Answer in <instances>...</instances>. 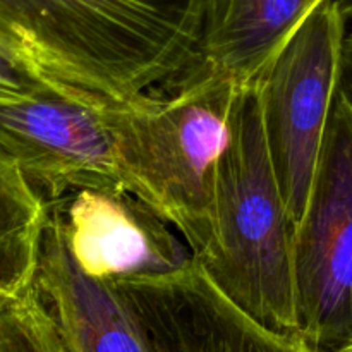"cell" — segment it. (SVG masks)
Segmentation results:
<instances>
[{"instance_id":"obj_1","label":"cell","mask_w":352,"mask_h":352,"mask_svg":"<svg viewBox=\"0 0 352 352\" xmlns=\"http://www.w3.org/2000/svg\"><path fill=\"white\" fill-rule=\"evenodd\" d=\"M203 10L205 0H0V38L45 81L126 103L188 72Z\"/></svg>"},{"instance_id":"obj_2","label":"cell","mask_w":352,"mask_h":352,"mask_svg":"<svg viewBox=\"0 0 352 352\" xmlns=\"http://www.w3.org/2000/svg\"><path fill=\"white\" fill-rule=\"evenodd\" d=\"M294 239L296 222L265 140L258 86H241L217 165L208 237L192 258L253 318L298 336Z\"/></svg>"},{"instance_id":"obj_3","label":"cell","mask_w":352,"mask_h":352,"mask_svg":"<svg viewBox=\"0 0 352 352\" xmlns=\"http://www.w3.org/2000/svg\"><path fill=\"white\" fill-rule=\"evenodd\" d=\"M236 82L184 76L170 95H143L107 109L129 191L157 210L198 253L208 237L217 165L229 138Z\"/></svg>"},{"instance_id":"obj_4","label":"cell","mask_w":352,"mask_h":352,"mask_svg":"<svg viewBox=\"0 0 352 352\" xmlns=\"http://www.w3.org/2000/svg\"><path fill=\"white\" fill-rule=\"evenodd\" d=\"M347 26L337 0L323 2L256 82L272 167L296 226L323 153Z\"/></svg>"},{"instance_id":"obj_5","label":"cell","mask_w":352,"mask_h":352,"mask_svg":"<svg viewBox=\"0 0 352 352\" xmlns=\"http://www.w3.org/2000/svg\"><path fill=\"white\" fill-rule=\"evenodd\" d=\"M298 336L315 352L352 344V107L337 91L308 205L296 226Z\"/></svg>"},{"instance_id":"obj_6","label":"cell","mask_w":352,"mask_h":352,"mask_svg":"<svg viewBox=\"0 0 352 352\" xmlns=\"http://www.w3.org/2000/svg\"><path fill=\"white\" fill-rule=\"evenodd\" d=\"M67 86L0 100V150L47 205L78 189H127L107 109Z\"/></svg>"},{"instance_id":"obj_7","label":"cell","mask_w":352,"mask_h":352,"mask_svg":"<svg viewBox=\"0 0 352 352\" xmlns=\"http://www.w3.org/2000/svg\"><path fill=\"white\" fill-rule=\"evenodd\" d=\"M110 282L136 316L151 352H315L301 337L253 318L195 260L170 274Z\"/></svg>"},{"instance_id":"obj_8","label":"cell","mask_w":352,"mask_h":352,"mask_svg":"<svg viewBox=\"0 0 352 352\" xmlns=\"http://www.w3.org/2000/svg\"><path fill=\"white\" fill-rule=\"evenodd\" d=\"M79 267L103 280L155 277L188 267L191 248L127 189H78L50 203Z\"/></svg>"},{"instance_id":"obj_9","label":"cell","mask_w":352,"mask_h":352,"mask_svg":"<svg viewBox=\"0 0 352 352\" xmlns=\"http://www.w3.org/2000/svg\"><path fill=\"white\" fill-rule=\"evenodd\" d=\"M33 287L54 318L67 352H151L116 285L79 267L50 210Z\"/></svg>"},{"instance_id":"obj_10","label":"cell","mask_w":352,"mask_h":352,"mask_svg":"<svg viewBox=\"0 0 352 352\" xmlns=\"http://www.w3.org/2000/svg\"><path fill=\"white\" fill-rule=\"evenodd\" d=\"M323 2L327 0H205L196 58L184 76L213 72L237 86L256 85Z\"/></svg>"},{"instance_id":"obj_11","label":"cell","mask_w":352,"mask_h":352,"mask_svg":"<svg viewBox=\"0 0 352 352\" xmlns=\"http://www.w3.org/2000/svg\"><path fill=\"white\" fill-rule=\"evenodd\" d=\"M48 205L21 168L0 150V296L33 285Z\"/></svg>"},{"instance_id":"obj_12","label":"cell","mask_w":352,"mask_h":352,"mask_svg":"<svg viewBox=\"0 0 352 352\" xmlns=\"http://www.w3.org/2000/svg\"><path fill=\"white\" fill-rule=\"evenodd\" d=\"M0 352H67L33 285L0 306Z\"/></svg>"},{"instance_id":"obj_13","label":"cell","mask_w":352,"mask_h":352,"mask_svg":"<svg viewBox=\"0 0 352 352\" xmlns=\"http://www.w3.org/2000/svg\"><path fill=\"white\" fill-rule=\"evenodd\" d=\"M50 81L36 74L16 52L0 38V100L33 95Z\"/></svg>"},{"instance_id":"obj_14","label":"cell","mask_w":352,"mask_h":352,"mask_svg":"<svg viewBox=\"0 0 352 352\" xmlns=\"http://www.w3.org/2000/svg\"><path fill=\"white\" fill-rule=\"evenodd\" d=\"M339 91L347 98L352 107V23L347 26L340 55V78Z\"/></svg>"},{"instance_id":"obj_15","label":"cell","mask_w":352,"mask_h":352,"mask_svg":"<svg viewBox=\"0 0 352 352\" xmlns=\"http://www.w3.org/2000/svg\"><path fill=\"white\" fill-rule=\"evenodd\" d=\"M337 3H339L346 21L351 24L352 23V0H337Z\"/></svg>"},{"instance_id":"obj_16","label":"cell","mask_w":352,"mask_h":352,"mask_svg":"<svg viewBox=\"0 0 352 352\" xmlns=\"http://www.w3.org/2000/svg\"><path fill=\"white\" fill-rule=\"evenodd\" d=\"M7 299H9V298H6V296H0V306H2V305H3V302H6V301H7Z\"/></svg>"},{"instance_id":"obj_17","label":"cell","mask_w":352,"mask_h":352,"mask_svg":"<svg viewBox=\"0 0 352 352\" xmlns=\"http://www.w3.org/2000/svg\"><path fill=\"white\" fill-rule=\"evenodd\" d=\"M339 352H352V344H351V346H347L346 349H342V351H339Z\"/></svg>"}]
</instances>
